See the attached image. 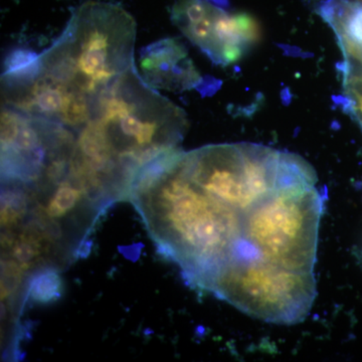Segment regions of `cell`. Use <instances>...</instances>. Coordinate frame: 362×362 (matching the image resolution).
Masks as SVG:
<instances>
[{
  "instance_id": "obj_1",
  "label": "cell",
  "mask_w": 362,
  "mask_h": 362,
  "mask_svg": "<svg viewBox=\"0 0 362 362\" xmlns=\"http://www.w3.org/2000/svg\"><path fill=\"white\" fill-rule=\"evenodd\" d=\"M180 149L143 166L128 201L141 216L157 252L180 267L187 284L201 291L207 278L242 254V214L190 180Z\"/></svg>"
},
{
  "instance_id": "obj_2",
  "label": "cell",
  "mask_w": 362,
  "mask_h": 362,
  "mask_svg": "<svg viewBox=\"0 0 362 362\" xmlns=\"http://www.w3.org/2000/svg\"><path fill=\"white\" fill-rule=\"evenodd\" d=\"M93 117L101 124L117 175L129 189L143 166L178 149L187 127L182 110L147 86L134 65L95 97Z\"/></svg>"
},
{
  "instance_id": "obj_3",
  "label": "cell",
  "mask_w": 362,
  "mask_h": 362,
  "mask_svg": "<svg viewBox=\"0 0 362 362\" xmlns=\"http://www.w3.org/2000/svg\"><path fill=\"white\" fill-rule=\"evenodd\" d=\"M134 40L135 23L127 11L115 4L87 2L42 54V75L94 101L134 65Z\"/></svg>"
},
{
  "instance_id": "obj_4",
  "label": "cell",
  "mask_w": 362,
  "mask_h": 362,
  "mask_svg": "<svg viewBox=\"0 0 362 362\" xmlns=\"http://www.w3.org/2000/svg\"><path fill=\"white\" fill-rule=\"evenodd\" d=\"M180 163L190 180L240 214L282 187L318 182L302 157L252 143L182 151Z\"/></svg>"
},
{
  "instance_id": "obj_5",
  "label": "cell",
  "mask_w": 362,
  "mask_h": 362,
  "mask_svg": "<svg viewBox=\"0 0 362 362\" xmlns=\"http://www.w3.org/2000/svg\"><path fill=\"white\" fill-rule=\"evenodd\" d=\"M201 291L211 293L254 318L281 325L303 321L317 295L313 271L279 265L255 249L218 267Z\"/></svg>"
},
{
  "instance_id": "obj_6",
  "label": "cell",
  "mask_w": 362,
  "mask_h": 362,
  "mask_svg": "<svg viewBox=\"0 0 362 362\" xmlns=\"http://www.w3.org/2000/svg\"><path fill=\"white\" fill-rule=\"evenodd\" d=\"M325 201L317 183L282 187L242 214L243 238L274 263L313 271Z\"/></svg>"
},
{
  "instance_id": "obj_7",
  "label": "cell",
  "mask_w": 362,
  "mask_h": 362,
  "mask_svg": "<svg viewBox=\"0 0 362 362\" xmlns=\"http://www.w3.org/2000/svg\"><path fill=\"white\" fill-rule=\"evenodd\" d=\"M7 104L30 116L59 121L82 129L93 117V99L51 78L40 76L33 84L11 90Z\"/></svg>"
},
{
  "instance_id": "obj_8",
  "label": "cell",
  "mask_w": 362,
  "mask_h": 362,
  "mask_svg": "<svg viewBox=\"0 0 362 362\" xmlns=\"http://www.w3.org/2000/svg\"><path fill=\"white\" fill-rule=\"evenodd\" d=\"M262 35L261 25L251 14L228 13L220 8L202 52L214 63L232 65L261 42Z\"/></svg>"
},
{
  "instance_id": "obj_9",
  "label": "cell",
  "mask_w": 362,
  "mask_h": 362,
  "mask_svg": "<svg viewBox=\"0 0 362 362\" xmlns=\"http://www.w3.org/2000/svg\"><path fill=\"white\" fill-rule=\"evenodd\" d=\"M140 68L145 82L151 87L187 89L201 82L187 49L175 40H164L147 47L140 58Z\"/></svg>"
},
{
  "instance_id": "obj_10",
  "label": "cell",
  "mask_w": 362,
  "mask_h": 362,
  "mask_svg": "<svg viewBox=\"0 0 362 362\" xmlns=\"http://www.w3.org/2000/svg\"><path fill=\"white\" fill-rule=\"evenodd\" d=\"M42 74V57L33 49L16 47L4 59L2 81L8 92L33 84Z\"/></svg>"
},
{
  "instance_id": "obj_11",
  "label": "cell",
  "mask_w": 362,
  "mask_h": 362,
  "mask_svg": "<svg viewBox=\"0 0 362 362\" xmlns=\"http://www.w3.org/2000/svg\"><path fill=\"white\" fill-rule=\"evenodd\" d=\"M341 73L343 103L362 127V62L344 58Z\"/></svg>"
},
{
  "instance_id": "obj_12",
  "label": "cell",
  "mask_w": 362,
  "mask_h": 362,
  "mask_svg": "<svg viewBox=\"0 0 362 362\" xmlns=\"http://www.w3.org/2000/svg\"><path fill=\"white\" fill-rule=\"evenodd\" d=\"M62 279L54 268H45L33 274L26 288L25 302L30 299L33 303L47 304L56 301L62 294Z\"/></svg>"
}]
</instances>
